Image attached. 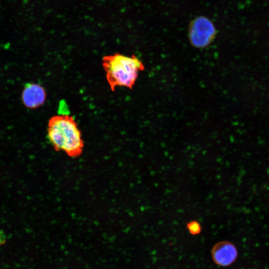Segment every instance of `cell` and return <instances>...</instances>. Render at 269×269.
Segmentation results:
<instances>
[{
  "label": "cell",
  "mask_w": 269,
  "mask_h": 269,
  "mask_svg": "<svg viewBox=\"0 0 269 269\" xmlns=\"http://www.w3.org/2000/svg\"><path fill=\"white\" fill-rule=\"evenodd\" d=\"M47 133L48 139L55 151H63L72 158L82 154L84 143L73 117L66 114L52 117L48 123Z\"/></svg>",
  "instance_id": "6da1fadb"
},
{
  "label": "cell",
  "mask_w": 269,
  "mask_h": 269,
  "mask_svg": "<svg viewBox=\"0 0 269 269\" xmlns=\"http://www.w3.org/2000/svg\"><path fill=\"white\" fill-rule=\"evenodd\" d=\"M102 65L111 90L118 87L132 89L139 72L144 69L142 62L135 56L115 53L103 57Z\"/></svg>",
  "instance_id": "7a4b0ae2"
},
{
  "label": "cell",
  "mask_w": 269,
  "mask_h": 269,
  "mask_svg": "<svg viewBox=\"0 0 269 269\" xmlns=\"http://www.w3.org/2000/svg\"><path fill=\"white\" fill-rule=\"evenodd\" d=\"M215 34V28L211 22L204 17L195 19L190 29L189 37L191 44L196 47L207 46Z\"/></svg>",
  "instance_id": "3957f363"
},
{
  "label": "cell",
  "mask_w": 269,
  "mask_h": 269,
  "mask_svg": "<svg viewBox=\"0 0 269 269\" xmlns=\"http://www.w3.org/2000/svg\"><path fill=\"white\" fill-rule=\"evenodd\" d=\"M211 256L214 263L221 267H227L233 264L238 256L235 245L226 241L215 244L211 250Z\"/></svg>",
  "instance_id": "277c9868"
},
{
  "label": "cell",
  "mask_w": 269,
  "mask_h": 269,
  "mask_svg": "<svg viewBox=\"0 0 269 269\" xmlns=\"http://www.w3.org/2000/svg\"><path fill=\"white\" fill-rule=\"evenodd\" d=\"M46 97V94L43 87L35 83L26 84L21 95L23 104L30 109L36 108L42 105Z\"/></svg>",
  "instance_id": "5b68a950"
},
{
  "label": "cell",
  "mask_w": 269,
  "mask_h": 269,
  "mask_svg": "<svg viewBox=\"0 0 269 269\" xmlns=\"http://www.w3.org/2000/svg\"><path fill=\"white\" fill-rule=\"evenodd\" d=\"M186 227L189 232L192 235L199 234L202 229L200 223L195 220L188 222Z\"/></svg>",
  "instance_id": "8992f818"
}]
</instances>
